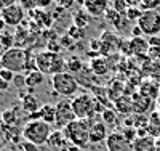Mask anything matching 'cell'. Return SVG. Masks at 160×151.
Returning a JSON list of instances; mask_svg holds the SVG:
<instances>
[{"mask_svg":"<svg viewBox=\"0 0 160 151\" xmlns=\"http://www.w3.org/2000/svg\"><path fill=\"white\" fill-rule=\"evenodd\" d=\"M90 127H91V119H75L68 127H64L62 132L72 146H75L77 149H87L91 145Z\"/></svg>","mask_w":160,"mask_h":151,"instance_id":"1","label":"cell"},{"mask_svg":"<svg viewBox=\"0 0 160 151\" xmlns=\"http://www.w3.org/2000/svg\"><path fill=\"white\" fill-rule=\"evenodd\" d=\"M53 133V127L47 124L45 121L38 119V121H28L24 124L21 130V137L24 142L34 143L37 146H43L48 143L50 137Z\"/></svg>","mask_w":160,"mask_h":151,"instance_id":"2","label":"cell"},{"mask_svg":"<svg viewBox=\"0 0 160 151\" xmlns=\"http://www.w3.org/2000/svg\"><path fill=\"white\" fill-rule=\"evenodd\" d=\"M37 69L43 74H50L51 77L59 73H66V58L61 53H51L48 50H40L35 53Z\"/></svg>","mask_w":160,"mask_h":151,"instance_id":"3","label":"cell"},{"mask_svg":"<svg viewBox=\"0 0 160 151\" xmlns=\"http://www.w3.org/2000/svg\"><path fill=\"white\" fill-rule=\"evenodd\" d=\"M26 63H28V50L13 47L0 55V67L10 69L15 74H22L26 71Z\"/></svg>","mask_w":160,"mask_h":151,"instance_id":"4","label":"cell"},{"mask_svg":"<svg viewBox=\"0 0 160 151\" xmlns=\"http://www.w3.org/2000/svg\"><path fill=\"white\" fill-rule=\"evenodd\" d=\"M72 109L77 119H91L98 114L96 111V100L91 93L82 92L72 98Z\"/></svg>","mask_w":160,"mask_h":151,"instance_id":"5","label":"cell"},{"mask_svg":"<svg viewBox=\"0 0 160 151\" xmlns=\"http://www.w3.org/2000/svg\"><path fill=\"white\" fill-rule=\"evenodd\" d=\"M51 85H53V90L64 98L75 97V95H78L77 92L80 90L78 80L71 73H59L56 76H53L51 77Z\"/></svg>","mask_w":160,"mask_h":151,"instance_id":"6","label":"cell"},{"mask_svg":"<svg viewBox=\"0 0 160 151\" xmlns=\"http://www.w3.org/2000/svg\"><path fill=\"white\" fill-rule=\"evenodd\" d=\"M138 26L144 35L152 37L160 34V10H144Z\"/></svg>","mask_w":160,"mask_h":151,"instance_id":"7","label":"cell"},{"mask_svg":"<svg viewBox=\"0 0 160 151\" xmlns=\"http://www.w3.org/2000/svg\"><path fill=\"white\" fill-rule=\"evenodd\" d=\"M75 119L77 117H75V113L72 109V100H69V98L59 100L56 103V122H55L56 130H62Z\"/></svg>","mask_w":160,"mask_h":151,"instance_id":"8","label":"cell"},{"mask_svg":"<svg viewBox=\"0 0 160 151\" xmlns=\"http://www.w3.org/2000/svg\"><path fill=\"white\" fill-rule=\"evenodd\" d=\"M0 18L7 23L8 27H19V26L24 23L26 10H24L19 3H15V5L7 7L5 10L0 11Z\"/></svg>","mask_w":160,"mask_h":151,"instance_id":"9","label":"cell"},{"mask_svg":"<svg viewBox=\"0 0 160 151\" xmlns=\"http://www.w3.org/2000/svg\"><path fill=\"white\" fill-rule=\"evenodd\" d=\"M106 148L108 151H135L133 143L128 142L118 130H112L109 133L108 140H106Z\"/></svg>","mask_w":160,"mask_h":151,"instance_id":"10","label":"cell"},{"mask_svg":"<svg viewBox=\"0 0 160 151\" xmlns=\"http://www.w3.org/2000/svg\"><path fill=\"white\" fill-rule=\"evenodd\" d=\"M102 47H101V57H111V55L118 53V44H120V39L117 34H114L112 31H104L102 35L99 37Z\"/></svg>","mask_w":160,"mask_h":151,"instance_id":"11","label":"cell"},{"mask_svg":"<svg viewBox=\"0 0 160 151\" xmlns=\"http://www.w3.org/2000/svg\"><path fill=\"white\" fill-rule=\"evenodd\" d=\"M131 101H133V114H141V116H146V113H149L155 103L154 100H151L149 97H146L138 90L131 95Z\"/></svg>","mask_w":160,"mask_h":151,"instance_id":"12","label":"cell"},{"mask_svg":"<svg viewBox=\"0 0 160 151\" xmlns=\"http://www.w3.org/2000/svg\"><path fill=\"white\" fill-rule=\"evenodd\" d=\"M109 133H111L109 127L102 121H91V127H90V143L91 145L106 143Z\"/></svg>","mask_w":160,"mask_h":151,"instance_id":"13","label":"cell"},{"mask_svg":"<svg viewBox=\"0 0 160 151\" xmlns=\"http://www.w3.org/2000/svg\"><path fill=\"white\" fill-rule=\"evenodd\" d=\"M138 92H141L142 95L149 97L154 101H158V98H160V82L154 80L152 77L141 79V84L138 87Z\"/></svg>","mask_w":160,"mask_h":151,"instance_id":"14","label":"cell"},{"mask_svg":"<svg viewBox=\"0 0 160 151\" xmlns=\"http://www.w3.org/2000/svg\"><path fill=\"white\" fill-rule=\"evenodd\" d=\"M28 15H29V19L35 21L42 29H51L53 23H55L53 13H48L47 10H42V8H35L32 11H28Z\"/></svg>","mask_w":160,"mask_h":151,"instance_id":"15","label":"cell"},{"mask_svg":"<svg viewBox=\"0 0 160 151\" xmlns=\"http://www.w3.org/2000/svg\"><path fill=\"white\" fill-rule=\"evenodd\" d=\"M47 146L51 151H69V148L72 145L69 143L68 138H66V135H64L62 130H53V133L50 137ZM72 148H75V146H72Z\"/></svg>","mask_w":160,"mask_h":151,"instance_id":"16","label":"cell"},{"mask_svg":"<svg viewBox=\"0 0 160 151\" xmlns=\"http://www.w3.org/2000/svg\"><path fill=\"white\" fill-rule=\"evenodd\" d=\"M37 35H34L28 27H24L22 24L19 27H16L15 31V47L16 48H22V50H29L31 44L34 42L32 39H35Z\"/></svg>","mask_w":160,"mask_h":151,"instance_id":"17","label":"cell"},{"mask_svg":"<svg viewBox=\"0 0 160 151\" xmlns=\"http://www.w3.org/2000/svg\"><path fill=\"white\" fill-rule=\"evenodd\" d=\"M83 8L91 16H104L109 8V0H83Z\"/></svg>","mask_w":160,"mask_h":151,"instance_id":"18","label":"cell"},{"mask_svg":"<svg viewBox=\"0 0 160 151\" xmlns=\"http://www.w3.org/2000/svg\"><path fill=\"white\" fill-rule=\"evenodd\" d=\"M90 71L95 74V76H106L109 71H111V66H109V61L106 57H96V58H91L90 63Z\"/></svg>","mask_w":160,"mask_h":151,"instance_id":"19","label":"cell"},{"mask_svg":"<svg viewBox=\"0 0 160 151\" xmlns=\"http://www.w3.org/2000/svg\"><path fill=\"white\" fill-rule=\"evenodd\" d=\"M130 47L133 57H148L149 53V42L144 37H131L130 39Z\"/></svg>","mask_w":160,"mask_h":151,"instance_id":"20","label":"cell"},{"mask_svg":"<svg viewBox=\"0 0 160 151\" xmlns=\"http://www.w3.org/2000/svg\"><path fill=\"white\" fill-rule=\"evenodd\" d=\"M71 19H72V24L80 27V29H87L91 23V15L85 10V8H78V10H74L72 15H71Z\"/></svg>","mask_w":160,"mask_h":151,"instance_id":"21","label":"cell"},{"mask_svg":"<svg viewBox=\"0 0 160 151\" xmlns=\"http://www.w3.org/2000/svg\"><path fill=\"white\" fill-rule=\"evenodd\" d=\"M106 21H108L109 26H112L114 29L117 31H122L123 29V26L128 23V19L123 16V15H120V13H117L115 10H112L111 7L108 8V11H106V15H104Z\"/></svg>","mask_w":160,"mask_h":151,"instance_id":"22","label":"cell"},{"mask_svg":"<svg viewBox=\"0 0 160 151\" xmlns=\"http://www.w3.org/2000/svg\"><path fill=\"white\" fill-rule=\"evenodd\" d=\"M38 116L42 121H45L47 124L50 126H55L56 122V105L53 103H43L38 109Z\"/></svg>","mask_w":160,"mask_h":151,"instance_id":"23","label":"cell"},{"mask_svg":"<svg viewBox=\"0 0 160 151\" xmlns=\"http://www.w3.org/2000/svg\"><path fill=\"white\" fill-rule=\"evenodd\" d=\"M40 106H42V105L38 103V100L34 97L32 93H28V95H24V97L21 98V108H22V111L28 116L37 113L40 109Z\"/></svg>","mask_w":160,"mask_h":151,"instance_id":"24","label":"cell"},{"mask_svg":"<svg viewBox=\"0 0 160 151\" xmlns=\"http://www.w3.org/2000/svg\"><path fill=\"white\" fill-rule=\"evenodd\" d=\"M115 103V111L120 113V114H123V116H128L133 113V101H131V95H122Z\"/></svg>","mask_w":160,"mask_h":151,"instance_id":"25","label":"cell"},{"mask_svg":"<svg viewBox=\"0 0 160 151\" xmlns=\"http://www.w3.org/2000/svg\"><path fill=\"white\" fill-rule=\"evenodd\" d=\"M133 148H135V151H154L155 149V138H152L151 135L138 137L133 142Z\"/></svg>","mask_w":160,"mask_h":151,"instance_id":"26","label":"cell"},{"mask_svg":"<svg viewBox=\"0 0 160 151\" xmlns=\"http://www.w3.org/2000/svg\"><path fill=\"white\" fill-rule=\"evenodd\" d=\"M101 121L108 127H111V129H115L120 124V117L117 116V111H115V109H112V108H106L104 109L102 114H101Z\"/></svg>","mask_w":160,"mask_h":151,"instance_id":"27","label":"cell"},{"mask_svg":"<svg viewBox=\"0 0 160 151\" xmlns=\"http://www.w3.org/2000/svg\"><path fill=\"white\" fill-rule=\"evenodd\" d=\"M45 82V74L40 71H32L29 74H26V87L35 90L37 87H40Z\"/></svg>","mask_w":160,"mask_h":151,"instance_id":"28","label":"cell"},{"mask_svg":"<svg viewBox=\"0 0 160 151\" xmlns=\"http://www.w3.org/2000/svg\"><path fill=\"white\" fill-rule=\"evenodd\" d=\"M83 69V63L77 55H72L66 60V73H71V74H77Z\"/></svg>","mask_w":160,"mask_h":151,"instance_id":"29","label":"cell"},{"mask_svg":"<svg viewBox=\"0 0 160 151\" xmlns=\"http://www.w3.org/2000/svg\"><path fill=\"white\" fill-rule=\"evenodd\" d=\"M0 47H2L3 51H7V50L15 47V34L10 32L8 29L0 34Z\"/></svg>","mask_w":160,"mask_h":151,"instance_id":"30","label":"cell"},{"mask_svg":"<svg viewBox=\"0 0 160 151\" xmlns=\"http://www.w3.org/2000/svg\"><path fill=\"white\" fill-rule=\"evenodd\" d=\"M142 13H144V10H142L141 7H130V8L127 10L125 18L128 19V23H136V24H138V21H139L141 16H142Z\"/></svg>","mask_w":160,"mask_h":151,"instance_id":"31","label":"cell"},{"mask_svg":"<svg viewBox=\"0 0 160 151\" xmlns=\"http://www.w3.org/2000/svg\"><path fill=\"white\" fill-rule=\"evenodd\" d=\"M2 122L5 126H8V127H16L18 117H16L15 113H13V109H7V111L2 113Z\"/></svg>","mask_w":160,"mask_h":151,"instance_id":"32","label":"cell"},{"mask_svg":"<svg viewBox=\"0 0 160 151\" xmlns=\"http://www.w3.org/2000/svg\"><path fill=\"white\" fill-rule=\"evenodd\" d=\"M109 7L112 10H115L117 13H120V15H123V16L127 15V10L130 8L125 0H109Z\"/></svg>","mask_w":160,"mask_h":151,"instance_id":"33","label":"cell"},{"mask_svg":"<svg viewBox=\"0 0 160 151\" xmlns=\"http://www.w3.org/2000/svg\"><path fill=\"white\" fill-rule=\"evenodd\" d=\"M66 34H68L71 39H74L75 42H77V40H82V39L85 37V31L80 29V27H77V26H74V24L68 26V31H66Z\"/></svg>","mask_w":160,"mask_h":151,"instance_id":"34","label":"cell"},{"mask_svg":"<svg viewBox=\"0 0 160 151\" xmlns=\"http://www.w3.org/2000/svg\"><path fill=\"white\" fill-rule=\"evenodd\" d=\"M118 132H122V135L131 143L138 138V129H135V127H123L122 130H118Z\"/></svg>","mask_w":160,"mask_h":151,"instance_id":"35","label":"cell"},{"mask_svg":"<svg viewBox=\"0 0 160 151\" xmlns=\"http://www.w3.org/2000/svg\"><path fill=\"white\" fill-rule=\"evenodd\" d=\"M148 77H152L154 80L160 82V61H152L151 64V69H149V74Z\"/></svg>","mask_w":160,"mask_h":151,"instance_id":"36","label":"cell"},{"mask_svg":"<svg viewBox=\"0 0 160 151\" xmlns=\"http://www.w3.org/2000/svg\"><path fill=\"white\" fill-rule=\"evenodd\" d=\"M141 8L142 10H158L160 0H141Z\"/></svg>","mask_w":160,"mask_h":151,"instance_id":"37","label":"cell"},{"mask_svg":"<svg viewBox=\"0 0 160 151\" xmlns=\"http://www.w3.org/2000/svg\"><path fill=\"white\" fill-rule=\"evenodd\" d=\"M90 51H93V53H98V55H101V47H102V42H101V39L99 37H93L91 40H90Z\"/></svg>","mask_w":160,"mask_h":151,"instance_id":"38","label":"cell"},{"mask_svg":"<svg viewBox=\"0 0 160 151\" xmlns=\"http://www.w3.org/2000/svg\"><path fill=\"white\" fill-rule=\"evenodd\" d=\"M15 73H13V71H10V69H5V67H0V77H2L5 82H8V84H10V82H13V80H15Z\"/></svg>","mask_w":160,"mask_h":151,"instance_id":"39","label":"cell"},{"mask_svg":"<svg viewBox=\"0 0 160 151\" xmlns=\"http://www.w3.org/2000/svg\"><path fill=\"white\" fill-rule=\"evenodd\" d=\"M58 40H59V45H61V48H62V50H64V48H69V47H72V45H74V42H75V40H74V39H71L68 34L61 35Z\"/></svg>","mask_w":160,"mask_h":151,"instance_id":"40","label":"cell"},{"mask_svg":"<svg viewBox=\"0 0 160 151\" xmlns=\"http://www.w3.org/2000/svg\"><path fill=\"white\" fill-rule=\"evenodd\" d=\"M148 57L151 61H160V47H151Z\"/></svg>","mask_w":160,"mask_h":151,"instance_id":"41","label":"cell"},{"mask_svg":"<svg viewBox=\"0 0 160 151\" xmlns=\"http://www.w3.org/2000/svg\"><path fill=\"white\" fill-rule=\"evenodd\" d=\"M13 84H15L18 89L26 87V74H16L15 76V80H13Z\"/></svg>","mask_w":160,"mask_h":151,"instance_id":"42","label":"cell"},{"mask_svg":"<svg viewBox=\"0 0 160 151\" xmlns=\"http://www.w3.org/2000/svg\"><path fill=\"white\" fill-rule=\"evenodd\" d=\"M75 2H77V0H56V5H58V8L68 10V8H71Z\"/></svg>","mask_w":160,"mask_h":151,"instance_id":"43","label":"cell"},{"mask_svg":"<svg viewBox=\"0 0 160 151\" xmlns=\"http://www.w3.org/2000/svg\"><path fill=\"white\" fill-rule=\"evenodd\" d=\"M21 148H22V151H42L40 146H37L34 143H29V142H24V140L21 143Z\"/></svg>","mask_w":160,"mask_h":151,"instance_id":"44","label":"cell"},{"mask_svg":"<svg viewBox=\"0 0 160 151\" xmlns=\"http://www.w3.org/2000/svg\"><path fill=\"white\" fill-rule=\"evenodd\" d=\"M53 2H55V0H35V5H37V8L47 10L48 7L53 5Z\"/></svg>","mask_w":160,"mask_h":151,"instance_id":"45","label":"cell"},{"mask_svg":"<svg viewBox=\"0 0 160 151\" xmlns=\"http://www.w3.org/2000/svg\"><path fill=\"white\" fill-rule=\"evenodd\" d=\"M130 34H131V37H142V35H144V34H142V31H141V27H139L138 24L131 26V29H130Z\"/></svg>","mask_w":160,"mask_h":151,"instance_id":"46","label":"cell"},{"mask_svg":"<svg viewBox=\"0 0 160 151\" xmlns=\"http://www.w3.org/2000/svg\"><path fill=\"white\" fill-rule=\"evenodd\" d=\"M148 42H149V47H160V35L148 37Z\"/></svg>","mask_w":160,"mask_h":151,"instance_id":"47","label":"cell"},{"mask_svg":"<svg viewBox=\"0 0 160 151\" xmlns=\"http://www.w3.org/2000/svg\"><path fill=\"white\" fill-rule=\"evenodd\" d=\"M18 2H19V0H0V11L5 10L7 7H11V5L18 3Z\"/></svg>","mask_w":160,"mask_h":151,"instance_id":"48","label":"cell"},{"mask_svg":"<svg viewBox=\"0 0 160 151\" xmlns=\"http://www.w3.org/2000/svg\"><path fill=\"white\" fill-rule=\"evenodd\" d=\"M2 129H3V124L0 122V148H2V146H3V143L7 142V140H5V135H3V130H2Z\"/></svg>","mask_w":160,"mask_h":151,"instance_id":"49","label":"cell"},{"mask_svg":"<svg viewBox=\"0 0 160 151\" xmlns=\"http://www.w3.org/2000/svg\"><path fill=\"white\" fill-rule=\"evenodd\" d=\"M128 7H141V0H125Z\"/></svg>","mask_w":160,"mask_h":151,"instance_id":"50","label":"cell"},{"mask_svg":"<svg viewBox=\"0 0 160 151\" xmlns=\"http://www.w3.org/2000/svg\"><path fill=\"white\" fill-rule=\"evenodd\" d=\"M7 90H8V82H5L0 77V92H7Z\"/></svg>","mask_w":160,"mask_h":151,"instance_id":"51","label":"cell"},{"mask_svg":"<svg viewBox=\"0 0 160 151\" xmlns=\"http://www.w3.org/2000/svg\"><path fill=\"white\" fill-rule=\"evenodd\" d=\"M7 27H8V26H7V23H5L2 18H0V34L5 32V31H7Z\"/></svg>","mask_w":160,"mask_h":151,"instance_id":"52","label":"cell"},{"mask_svg":"<svg viewBox=\"0 0 160 151\" xmlns=\"http://www.w3.org/2000/svg\"><path fill=\"white\" fill-rule=\"evenodd\" d=\"M155 149H157V151H160V137L155 140Z\"/></svg>","mask_w":160,"mask_h":151,"instance_id":"53","label":"cell"},{"mask_svg":"<svg viewBox=\"0 0 160 151\" xmlns=\"http://www.w3.org/2000/svg\"><path fill=\"white\" fill-rule=\"evenodd\" d=\"M157 111L160 113V98H158V101H157Z\"/></svg>","mask_w":160,"mask_h":151,"instance_id":"54","label":"cell"},{"mask_svg":"<svg viewBox=\"0 0 160 151\" xmlns=\"http://www.w3.org/2000/svg\"><path fill=\"white\" fill-rule=\"evenodd\" d=\"M158 35H160V34H158Z\"/></svg>","mask_w":160,"mask_h":151,"instance_id":"55","label":"cell"}]
</instances>
